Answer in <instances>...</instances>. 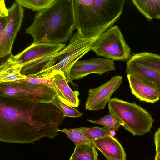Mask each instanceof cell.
<instances>
[{"label":"cell","mask_w":160,"mask_h":160,"mask_svg":"<svg viewBox=\"0 0 160 160\" xmlns=\"http://www.w3.org/2000/svg\"><path fill=\"white\" fill-rule=\"evenodd\" d=\"M64 117L51 102L13 106L0 102V141L26 144L52 139Z\"/></svg>","instance_id":"cell-1"},{"label":"cell","mask_w":160,"mask_h":160,"mask_svg":"<svg viewBox=\"0 0 160 160\" xmlns=\"http://www.w3.org/2000/svg\"><path fill=\"white\" fill-rule=\"evenodd\" d=\"M76 29L73 0H55L35 15L25 31L33 43L58 44L67 42Z\"/></svg>","instance_id":"cell-2"},{"label":"cell","mask_w":160,"mask_h":160,"mask_svg":"<svg viewBox=\"0 0 160 160\" xmlns=\"http://www.w3.org/2000/svg\"><path fill=\"white\" fill-rule=\"evenodd\" d=\"M124 0H73L76 29L85 38L98 37L122 13Z\"/></svg>","instance_id":"cell-3"},{"label":"cell","mask_w":160,"mask_h":160,"mask_svg":"<svg viewBox=\"0 0 160 160\" xmlns=\"http://www.w3.org/2000/svg\"><path fill=\"white\" fill-rule=\"evenodd\" d=\"M48 78L38 83L23 79L0 83V102L13 106L51 102L57 93Z\"/></svg>","instance_id":"cell-4"},{"label":"cell","mask_w":160,"mask_h":160,"mask_svg":"<svg viewBox=\"0 0 160 160\" xmlns=\"http://www.w3.org/2000/svg\"><path fill=\"white\" fill-rule=\"evenodd\" d=\"M108 107L109 114L120 119L124 128L133 135L141 136L150 131L154 119L150 113L135 102L114 98L109 101Z\"/></svg>","instance_id":"cell-5"},{"label":"cell","mask_w":160,"mask_h":160,"mask_svg":"<svg viewBox=\"0 0 160 160\" xmlns=\"http://www.w3.org/2000/svg\"><path fill=\"white\" fill-rule=\"evenodd\" d=\"M98 37L85 38L77 32L72 37L68 45L62 50V54L58 62L51 67L30 76L36 78H48L58 72L63 73L68 83L75 88L78 86L70 78L71 69L80 58L91 50Z\"/></svg>","instance_id":"cell-6"},{"label":"cell","mask_w":160,"mask_h":160,"mask_svg":"<svg viewBox=\"0 0 160 160\" xmlns=\"http://www.w3.org/2000/svg\"><path fill=\"white\" fill-rule=\"evenodd\" d=\"M127 75L147 82L157 91L160 99V55L144 52L131 56L127 62Z\"/></svg>","instance_id":"cell-7"},{"label":"cell","mask_w":160,"mask_h":160,"mask_svg":"<svg viewBox=\"0 0 160 160\" xmlns=\"http://www.w3.org/2000/svg\"><path fill=\"white\" fill-rule=\"evenodd\" d=\"M97 56L114 60H128L131 49L117 26L111 27L99 36L91 48Z\"/></svg>","instance_id":"cell-8"},{"label":"cell","mask_w":160,"mask_h":160,"mask_svg":"<svg viewBox=\"0 0 160 160\" xmlns=\"http://www.w3.org/2000/svg\"><path fill=\"white\" fill-rule=\"evenodd\" d=\"M7 24L0 33V57L11 55L12 48L15 37L19 31L24 17V9L15 2L8 9Z\"/></svg>","instance_id":"cell-9"},{"label":"cell","mask_w":160,"mask_h":160,"mask_svg":"<svg viewBox=\"0 0 160 160\" xmlns=\"http://www.w3.org/2000/svg\"><path fill=\"white\" fill-rule=\"evenodd\" d=\"M122 82L121 76H115L103 85L90 89L85 104V109L96 111L104 109L112 95L119 88Z\"/></svg>","instance_id":"cell-10"},{"label":"cell","mask_w":160,"mask_h":160,"mask_svg":"<svg viewBox=\"0 0 160 160\" xmlns=\"http://www.w3.org/2000/svg\"><path fill=\"white\" fill-rule=\"evenodd\" d=\"M115 70L113 61L108 58H92L78 61L72 67L70 72L71 80L80 79L88 74H102Z\"/></svg>","instance_id":"cell-11"},{"label":"cell","mask_w":160,"mask_h":160,"mask_svg":"<svg viewBox=\"0 0 160 160\" xmlns=\"http://www.w3.org/2000/svg\"><path fill=\"white\" fill-rule=\"evenodd\" d=\"M66 47L65 44L33 43L18 54L10 55L8 58L16 63L22 66L39 58L54 54Z\"/></svg>","instance_id":"cell-12"},{"label":"cell","mask_w":160,"mask_h":160,"mask_svg":"<svg viewBox=\"0 0 160 160\" xmlns=\"http://www.w3.org/2000/svg\"><path fill=\"white\" fill-rule=\"evenodd\" d=\"M58 98L63 103L73 107L79 105L78 91H73L69 87L64 74L57 73L49 77Z\"/></svg>","instance_id":"cell-13"},{"label":"cell","mask_w":160,"mask_h":160,"mask_svg":"<svg viewBox=\"0 0 160 160\" xmlns=\"http://www.w3.org/2000/svg\"><path fill=\"white\" fill-rule=\"evenodd\" d=\"M127 77L132 93L140 101L154 103L160 99L157 91L147 82L130 74Z\"/></svg>","instance_id":"cell-14"},{"label":"cell","mask_w":160,"mask_h":160,"mask_svg":"<svg viewBox=\"0 0 160 160\" xmlns=\"http://www.w3.org/2000/svg\"><path fill=\"white\" fill-rule=\"evenodd\" d=\"M92 142L103 154L118 160H126V154L123 148L114 137L107 135L95 140Z\"/></svg>","instance_id":"cell-15"},{"label":"cell","mask_w":160,"mask_h":160,"mask_svg":"<svg viewBox=\"0 0 160 160\" xmlns=\"http://www.w3.org/2000/svg\"><path fill=\"white\" fill-rule=\"evenodd\" d=\"M22 66L12 61L8 58L0 67V83L24 79L26 76L21 73Z\"/></svg>","instance_id":"cell-16"},{"label":"cell","mask_w":160,"mask_h":160,"mask_svg":"<svg viewBox=\"0 0 160 160\" xmlns=\"http://www.w3.org/2000/svg\"><path fill=\"white\" fill-rule=\"evenodd\" d=\"M132 3L147 19H160V0H132Z\"/></svg>","instance_id":"cell-17"},{"label":"cell","mask_w":160,"mask_h":160,"mask_svg":"<svg viewBox=\"0 0 160 160\" xmlns=\"http://www.w3.org/2000/svg\"><path fill=\"white\" fill-rule=\"evenodd\" d=\"M98 154L92 143L75 147L70 157L72 160H98Z\"/></svg>","instance_id":"cell-18"},{"label":"cell","mask_w":160,"mask_h":160,"mask_svg":"<svg viewBox=\"0 0 160 160\" xmlns=\"http://www.w3.org/2000/svg\"><path fill=\"white\" fill-rule=\"evenodd\" d=\"M79 128L84 136L92 142L95 140L107 135H110L114 137L116 134L115 131L104 127H80Z\"/></svg>","instance_id":"cell-19"},{"label":"cell","mask_w":160,"mask_h":160,"mask_svg":"<svg viewBox=\"0 0 160 160\" xmlns=\"http://www.w3.org/2000/svg\"><path fill=\"white\" fill-rule=\"evenodd\" d=\"M88 121L92 123L103 126L104 128L114 131H118L121 126H123L122 122L115 115L109 114L98 120L88 119Z\"/></svg>","instance_id":"cell-20"},{"label":"cell","mask_w":160,"mask_h":160,"mask_svg":"<svg viewBox=\"0 0 160 160\" xmlns=\"http://www.w3.org/2000/svg\"><path fill=\"white\" fill-rule=\"evenodd\" d=\"M58 131L65 133L68 138L74 142L75 147L82 144L92 143L84 136L79 128L72 129L64 128L59 129Z\"/></svg>","instance_id":"cell-21"},{"label":"cell","mask_w":160,"mask_h":160,"mask_svg":"<svg viewBox=\"0 0 160 160\" xmlns=\"http://www.w3.org/2000/svg\"><path fill=\"white\" fill-rule=\"evenodd\" d=\"M55 0H16L23 7L33 11H40L47 8Z\"/></svg>","instance_id":"cell-22"},{"label":"cell","mask_w":160,"mask_h":160,"mask_svg":"<svg viewBox=\"0 0 160 160\" xmlns=\"http://www.w3.org/2000/svg\"><path fill=\"white\" fill-rule=\"evenodd\" d=\"M51 102L61 111L64 117L78 118L83 115L82 113L77 109L62 102L57 95Z\"/></svg>","instance_id":"cell-23"},{"label":"cell","mask_w":160,"mask_h":160,"mask_svg":"<svg viewBox=\"0 0 160 160\" xmlns=\"http://www.w3.org/2000/svg\"><path fill=\"white\" fill-rule=\"evenodd\" d=\"M8 10L5 6L4 1L0 0V33L5 28L8 20Z\"/></svg>","instance_id":"cell-24"},{"label":"cell","mask_w":160,"mask_h":160,"mask_svg":"<svg viewBox=\"0 0 160 160\" xmlns=\"http://www.w3.org/2000/svg\"><path fill=\"white\" fill-rule=\"evenodd\" d=\"M154 139L156 148V155H157L160 153V127L155 133Z\"/></svg>","instance_id":"cell-25"},{"label":"cell","mask_w":160,"mask_h":160,"mask_svg":"<svg viewBox=\"0 0 160 160\" xmlns=\"http://www.w3.org/2000/svg\"><path fill=\"white\" fill-rule=\"evenodd\" d=\"M107 160H118L112 158H111L110 157H109L105 154H103Z\"/></svg>","instance_id":"cell-26"},{"label":"cell","mask_w":160,"mask_h":160,"mask_svg":"<svg viewBox=\"0 0 160 160\" xmlns=\"http://www.w3.org/2000/svg\"><path fill=\"white\" fill-rule=\"evenodd\" d=\"M154 160H160V153L157 155H155L154 157Z\"/></svg>","instance_id":"cell-27"},{"label":"cell","mask_w":160,"mask_h":160,"mask_svg":"<svg viewBox=\"0 0 160 160\" xmlns=\"http://www.w3.org/2000/svg\"><path fill=\"white\" fill-rule=\"evenodd\" d=\"M72 160V159H70H70H69V160Z\"/></svg>","instance_id":"cell-28"}]
</instances>
